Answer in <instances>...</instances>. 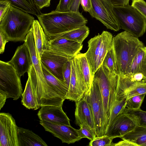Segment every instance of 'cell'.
Returning <instances> with one entry per match:
<instances>
[{
  "mask_svg": "<svg viewBox=\"0 0 146 146\" xmlns=\"http://www.w3.org/2000/svg\"><path fill=\"white\" fill-rule=\"evenodd\" d=\"M7 98V94L3 91L0 90V110L3 108Z\"/></svg>",
  "mask_w": 146,
  "mask_h": 146,
  "instance_id": "obj_48",
  "label": "cell"
},
{
  "mask_svg": "<svg viewBox=\"0 0 146 146\" xmlns=\"http://www.w3.org/2000/svg\"><path fill=\"white\" fill-rule=\"evenodd\" d=\"M89 31V28L85 25L68 31L47 38L48 40L58 38H63L82 43L88 36Z\"/></svg>",
  "mask_w": 146,
  "mask_h": 146,
  "instance_id": "obj_23",
  "label": "cell"
},
{
  "mask_svg": "<svg viewBox=\"0 0 146 146\" xmlns=\"http://www.w3.org/2000/svg\"><path fill=\"white\" fill-rule=\"evenodd\" d=\"M118 75L116 100L125 97V94L128 90L138 84L144 82L145 77L141 73Z\"/></svg>",
  "mask_w": 146,
  "mask_h": 146,
  "instance_id": "obj_19",
  "label": "cell"
},
{
  "mask_svg": "<svg viewBox=\"0 0 146 146\" xmlns=\"http://www.w3.org/2000/svg\"><path fill=\"white\" fill-rule=\"evenodd\" d=\"M76 56L85 83L86 91L84 95H85L90 89L93 78L91 76L90 66L85 54L80 52Z\"/></svg>",
  "mask_w": 146,
  "mask_h": 146,
  "instance_id": "obj_27",
  "label": "cell"
},
{
  "mask_svg": "<svg viewBox=\"0 0 146 146\" xmlns=\"http://www.w3.org/2000/svg\"><path fill=\"white\" fill-rule=\"evenodd\" d=\"M48 49L51 50L69 58L75 57L82 49V43L63 38L48 40Z\"/></svg>",
  "mask_w": 146,
  "mask_h": 146,
  "instance_id": "obj_16",
  "label": "cell"
},
{
  "mask_svg": "<svg viewBox=\"0 0 146 146\" xmlns=\"http://www.w3.org/2000/svg\"><path fill=\"white\" fill-rule=\"evenodd\" d=\"M127 100L126 97L121 99L116 100L111 111L108 127L125 108Z\"/></svg>",
  "mask_w": 146,
  "mask_h": 146,
  "instance_id": "obj_33",
  "label": "cell"
},
{
  "mask_svg": "<svg viewBox=\"0 0 146 146\" xmlns=\"http://www.w3.org/2000/svg\"><path fill=\"white\" fill-rule=\"evenodd\" d=\"M71 0H60L55 11L59 12L70 11V7Z\"/></svg>",
  "mask_w": 146,
  "mask_h": 146,
  "instance_id": "obj_40",
  "label": "cell"
},
{
  "mask_svg": "<svg viewBox=\"0 0 146 146\" xmlns=\"http://www.w3.org/2000/svg\"><path fill=\"white\" fill-rule=\"evenodd\" d=\"M137 125L128 115L121 112L108 126L105 135L114 139L120 137L133 130Z\"/></svg>",
  "mask_w": 146,
  "mask_h": 146,
  "instance_id": "obj_14",
  "label": "cell"
},
{
  "mask_svg": "<svg viewBox=\"0 0 146 146\" xmlns=\"http://www.w3.org/2000/svg\"><path fill=\"white\" fill-rule=\"evenodd\" d=\"M121 138L129 141L137 146H143L146 142V127L137 125L133 130Z\"/></svg>",
  "mask_w": 146,
  "mask_h": 146,
  "instance_id": "obj_28",
  "label": "cell"
},
{
  "mask_svg": "<svg viewBox=\"0 0 146 146\" xmlns=\"http://www.w3.org/2000/svg\"><path fill=\"white\" fill-rule=\"evenodd\" d=\"M17 138L19 146H47L44 141L32 131L18 127Z\"/></svg>",
  "mask_w": 146,
  "mask_h": 146,
  "instance_id": "obj_22",
  "label": "cell"
},
{
  "mask_svg": "<svg viewBox=\"0 0 146 146\" xmlns=\"http://www.w3.org/2000/svg\"><path fill=\"white\" fill-rule=\"evenodd\" d=\"M142 74L146 78V47H143L134 58L127 74Z\"/></svg>",
  "mask_w": 146,
  "mask_h": 146,
  "instance_id": "obj_25",
  "label": "cell"
},
{
  "mask_svg": "<svg viewBox=\"0 0 146 146\" xmlns=\"http://www.w3.org/2000/svg\"><path fill=\"white\" fill-rule=\"evenodd\" d=\"M34 17L11 6L0 21V31L9 41H25Z\"/></svg>",
  "mask_w": 146,
  "mask_h": 146,
  "instance_id": "obj_4",
  "label": "cell"
},
{
  "mask_svg": "<svg viewBox=\"0 0 146 146\" xmlns=\"http://www.w3.org/2000/svg\"><path fill=\"white\" fill-rule=\"evenodd\" d=\"M62 106H42L38 111L37 115L41 121L70 125V120L63 111Z\"/></svg>",
  "mask_w": 146,
  "mask_h": 146,
  "instance_id": "obj_18",
  "label": "cell"
},
{
  "mask_svg": "<svg viewBox=\"0 0 146 146\" xmlns=\"http://www.w3.org/2000/svg\"><path fill=\"white\" fill-rule=\"evenodd\" d=\"M113 146H137V145L129 141L123 139V140L116 143H113Z\"/></svg>",
  "mask_w": 146,
  "mask_h": 146,
  "instance_id": "obj_47",
  "label": "cell"
},
{
  "mask_svg": "<svg viewBox=\"0 0 146 146\" xmlns=\"http://www.w3.org/2000/svg\"><path fill=\"white\" fill-rule=\"evenodd\" d=\"M81 138H86L90 141L94 139L96 137V134L86 127L82 125L78 129Z\"/></svg>",
  "mask_w": 146,
  "mask_h": 146,
  "instance_id": "obj_39",
  "label": "cell"
},
{
  "mask_svg": "<svg viewBox=\"0 0 146 146\" xmlns=\"http://www.w3.org/2000/svg\"><path fill=\"white\" fill-rule=\"evenodd\" d=\"M37 17L47 37L53 36L86 25L88 20L79 12L70 11L41 13Z\"/></svg>",
  "mask_w": 146,
  "mask_h": 146,
  "instance_id": "obj_2",
  "label": "cell"
},
{
  "mask_svg": "<svg viewBox=\"0 0 146 146\" xmlns=\"http://www.w3.org/2000/svg\"><path fill=\"white\" fill-rule=\"evenodd\" d=\"M143 146H146V142H145L143 145Z\"/></svg>",
  "mask_w": 146,
  "mask_h": 146,
  "instance_id": "obj_50",
  "label": "cell"
},
{
  "mask_svg": "<svg viewBox=\"0 0 146 146\" xmlns=\"http://www.w3.org/2000/svg\"><path fill=\"white\" fill-rule=\"evenodd\" d=\"M33 35L37 57L40 60L45 51L48 49V40L38 21L34 20L31 28Z\"/></svg>",
  "mask_w": 146,
  "mask_h": 146,
  "instance_id": "obj_21",
  "label": "cell"
},
{
  "mask_svg": "<svg viewBox=\"0 0 146 146\" xmlns=\"http://www.w3.org/2000/svg\"><path fill=\"white\" fill-rule=\"evenodd\" d=\"M80 4L84 11L89 12L92 16L93 11L91 0H80Z\"/></svg>",
  "mask_w": 146,
  "mask_h": 146,
  "instance_id": "obj_42",
  "label": "cell"
},
{
  "mask_svg": "<svg viewBox=\"0 0 146 146\" xmlns=\"http://www.w3.org/2000/svg\"><path fill=\"white\" fill-rule=\"evenodd\" d=\"M144 81L145 83H146V78H144Z\"/></svg>",
  "mask_w": 146,
  "mask_h": 146,
  "instance_id": "obj_49",
  "label": "cell"
},
{
  "mask_svg": "<svg viewBox=\"0 0 146 146\" xmlns=\"http://www.w3.org/2000/svg\"><path fill=\"white\" fill-rule=\"evenodd\" d=\"M51 0H34L37 7L39 10L43 8L49 7Z\"/></svg>",
  "mask_w": 146,
  "mask_h": 146,
  "instance_id": "obj_43",
  "label": "cell"
},
{
  "mask_svg": "<svg viewBox=\"0 0 146 146\" xmlns=\"http://www.w3.org/2000/svg\"><path fill=\"white\" fill-rule=\"evenodd\" d=\"M11 6V3L8 1L0 0V21L2 19Z\"/></svg>",
  "mask_w": 146,
  "mask_h": 146,
  "instance_id": "obj_41",
  "label": "cell"
},
{
  "mask_svg": "<svg viewBox=\"0 0 146 146\" xmlns=\"http://www.w3.org/2000/svg\"><path fill=\"white\" fill-rule=\"evenodd\" d=\"M41 65L44 77L48 83L61 97L66 99L68 87L53 75L41 62Z\"/></svg>",
  "mask_w": 146,
  "mask_h": 146,
  "instance_id": "obj_24",
  "label": "cell"
},
{
  "mask_svg": "<svg viewBox=\"0 0 146 146\" xmlns=\"http://www.w3.org/2000/svg\"><path fill=\"white\" fill-rule=\"evenodd\" d=\"M93 9L92 17L101 22L108 29L115 31L121 29L113 9L107 0H91Z\"/></svg>",
  "mask_w": 146,
  "mask_h": 146,
  "instance_id": "obj_9",
  "label": "cell"
},
{
  "mask_svg": "<svg viewBox=\"0 0 146 146\" xmlns=\"http://www.w3.org/2000/svg\"><path fill=\"white\" fill-rule=\"evenodd\" d=\"M70 58H68L55 51L47 49L43 53L40 60L53 75L64 83L62 69L64 64Z\"/></svg>",
  "mask_w": 146,
  "mask_h": 146,
  "instance_id": "obj_13",
  "label": "cell"
},
{
  "mask_svg": "<svg viewBox=\"0 0 146 146\" xmlns=\"http://www.w3.org/2000/svg\"><path fill=\"white\" fill-rule=\"evenodd\" d=\"M114 138L107 135H104L99 137H96L89 143L90 146H113V143L112 141Z\"/></svg>",
  "mask_w": 146,
  "mask_h": 146,
  "instance_id": "obj_36",
  "label": "cell"
},
{
  "mask_svg": "<svg viewBox=\"0 0 146 146\" xmlns=\"http://www.w3.org/2000/svg\"><path fill=\"white\" fill-rule=\"evenodd\" d=\"M113 9L121 29L138 38L145 33L146 19L135 8L129 4L113 5Z\"/></svg>",
  "mask_w": 146,
  "mask_h": 146,
  "instance_id": "obj_6",
  "label": "cell"
},
{
  "mask_svg": "<svg viewBox=\"0 0 146 146\" xmlns=\"http://www.w3.org/2000/svg\"><path fill=\"white\" fill-rule=\"evenodd\" d=\"M112 46L118 75H124L135 55L145 46L138 37L124 31L113 37Z\"/></svg>",
  "mask_w": 146,
  "mask_h": 146,
  "instance_id": "obj_3",
  "label": "cell"
},
{
  "mask_svg": "<svg viewBox=\"0 0 146 146\" xmlns=\"http://www.w3.org/2000/svg\"><path fill=\"white\" fill-rule=\"evenodd\" d=\"M7 62L13 66L20 77L28 72L32 63L29 49L25 42L17 47L11 59Z\"/></svg>",
  "mask_w": 146,
  "mask_h": 146,
  "instance_id": "obj_17",
  "label": "cell"
},
{
  "mask_svg": "<svg viewBox=\"0 0 146 146\" xmlns=\"http://www.w3.org/2000/svg\"><path fill=\"white\" fill-rule=\"evenodd\" d=\"M71 74L65 99L75 102L80 100L85 92V85L76 56L71 59Z\"/></svg>",
  "mask_w": 146,
  "mask_h": 146,
  "instance_id": "obj_10",
  "label": "cell"
},
{
  "mask_svg": "<svg viewBox=\"0 0 146 146\" xmlns=\"http://www.w3.org/2000/svg\"><path fill=\"white\" fill-rule=\"evenodd\" d=\"M21 103L26 108L29 110H36L40 107L38 103L29 77L21 96Z\"/></svg>",
  "mask_w": 146,
  "mask_h": 146,
  "instance_id": "obj_26",
  "label": "cell"
},
{
  "mask_svg": "<svg viewBox=\"0 0 146 146\" xmlns=\"http://www.w3.org/2000/svg\"><path fill=\"white\" fill-rule=\"evenodd\" d=\"M39 123L46 131L50 133L54 136L59 138L62 143H73L82 139L78 129L74 128L71 125L41 120L39 121Z\"/></svg>",
  "mask_w": 146,
  "mask_h": 146,
  "instance_id": "obj_12",
  "label": "cell"
},
{
  "mask_svg": "<svg viewBox=\"0 0 146 146\" xmlns=\"http://www.w3.org/2000/svg\"><path fill=\"white\" fill-rule=\"evenodd\" d=\"M146 94V83L138 84L127 91L124 97L128 99L132 97L143 94Z\"/></svg>",
  "mask_w": 146,
  "mask_h": 146,
  "instance_id": "obj_35",
  "label": "cell"
},
{
  "mask_svg": "<svg viewBox=\"0 0 146 146\" xmlns=\"http://www.w3.org/2000/svg\"><path fill=\"white\" fill-rule=\"evenodd\" d=\"M70 58L64 65L62 69V74L64 83L68 87L71 74V59Z\"/></svg>",
  "mask_w": 146,
  "mask_h": 146,
  "instance_id": "obj_37",
  "label": "cell"
},
{
  "mask_svg": "<svg viewBox=\"0 0 146 146\" xmlns=\"http://www.w3.org/2000/svg\"><path fill=\"white\" fill-rule=\"evenodd\" d=\"M113 6H125L129 5V2L133 0H107Z\"/></svg>",
  "mask_w": 146,
  "mask_h": 146,
  "instance_id": "obj_46",
  "label": "cell"
},
{
  "mask_svg": "<svg viewBox=\"0 0 146 146\" xmlns=\"http://www.w3.org/2000/svg\"><path fill=\"white\" fill-rule=\"evenodd\" d=\"M102 38V34H98L90 39L88 42V50L84 53L90 66L91 76L93 78L97 70V64L100 52Z\"/></svg>",
  "mask_w": 146,
  "mask_h": 146,
  "instance_id": "obj_20",
  "label": "cell"
},
{
  "mask_svg": "<svg viewBox=\"0 0 146 146\" xmlns=\"http://www.w3.org/2000/svg\"><path fill=\"white\" fill-rule=\"evenodd\" d=\"M118 79V75L111 74L102 65L98 69L93 78L98 85L101 94L107 127L111 111L116 100Z\"/></svg>",
  "mask_w": 146,
  "mask_h": 146,
  "instance_id": "obj_5",
  "label": "cell"
},
{
  "mask_svg": "<svg viewBox=\"0 0 146 146\" xmlns=\"http://www.w3.org/2000/svg\"><path fill=\"white\" fill-rule=\"evenodd\" d=\"M146 94L137 95L127 99L125 108L134 110L140 108Z\"/></svg>",
  "mask_w": 146,
  "mask_h": 146,
  "instance_id": "obj_34",
  "label": "cell"
},
{
  "mask_svg": "<svg viewBox=\"0 0 146 146\" xmlns=\"http://www.w3.org/2000/svg\"><path fill=\"white\" fill-rule=\"evenodd\" d=\"M121 112L129 116L137 125L146 127V111L140 108L134 110L125 108Z\"/></svg>",
  "mask_w": 146,
  "mask_h": 146,
  "instance_id": "obj_31",
  "label": "cell"
},
{
  "mask_svg": "<svg viewBox=\"0 0 146 146\" xmlns=\"http://www.w3.org/2000/svg\"><path fill=\"white\" fill-rule=\"evenodd\" d=\"M131 5L136 9L146 19V2L144 0H133Z\"/></svg>",
  "mask_w": 146,
  "mask_h": 146,
  "instance_id": "obj_38",
  "label": "cell"
},
{
  "mask_svg": "<svg viewBox=\"0 0 146 146\" xmlns=\"http://www.w3.org/2000/svg\"><path fill=\"white\" fill-rule=\"evenodd\" d=\"M18 128L11 114L0 113V146H19Z\"/></svg>",
  "mask_w": 146,
  "mask_h": 146,
  "instance_id": "obj_11",
  "label": "cell"
},
{
  "mask_svg": "<svg viewBox=\"0 0 146 146\" xmlns=\"http://www.w3.org/2000/svg\"><path fill=\"white\" fill-rule=\"evenodd\" d=\"M101 65L106 68L111 74L118 75L113 46L108 51Z\"/></svg>",
  "mask_w": 146,
  "mask_h": 146,
  "instance_id": "obj_32",
  "label": "cell"
},
{
  "mask_svg": "<svg viewBox=\"0 0 146 146\" xmlns=\"http://www.w3.org/2000/svg\"><path fill=\"white\" fill-rule=\"evenodd\" d=\"M80 1V0H71L70 7V11L79 12V8Z\"/></svg>",
  "mask_w": 146,
  "mask_h": 146,
  "instance_id": "obj_45",
  "label": "cell"
},
{
  "mask_svg": "<svg viewBox=\"0 0 146 146\" xmlns=\"http://www.w3.org/2000/svg\"><path fill=\"white\" fill-rule=\"evenodd\" d=\"M11 6L36 16L42 13L36 5L34 0H6Z\"/></svg>",
  "mask_w": 146,
  "mask_h": 146,
  "instance_id": "obj_30",
  "label": "cell"
},
{
  "mask_svg": "<svg viewBox=\"0 0 146 146\" xmlns=\"http://www.w3.org/2000/svg\"><path fill=\"white\" fill-rule=\"evenodd\" d=\"M75 102V116L76 124L80 127L82 125L86 127L96 134L93 113L86 97L84 95L82 99Z\"/></svg>",
  "mask_w": 146,
  "mask_h": 146,
  "instance_id": "obj_15",
  "label": "cell"
},
{
  "mask_svg": "<svg viewBox=\"0 0 146 146\" xmlns=\"http://www.w3.org/2000/svg\"><path fill=\"white\" fill-rule=\"evenodd\" d=\"M0 54H1L4 52L5 44L9 41L1 31H0Z\"/></svg>",
  "mask_w": 146,
  "mask_h": 146,
  "instance_id": "obj_44",
  "label": "cell"
},
{
  "mask_svg": "<svg viewBox=\"0 0 146 146\" xmlns=\"http://www.w3.org/2000/svg\"><path fill=\"white\" fill-rule=\"evenodd\" d=\"M28 48L32 64L28 72L38 104L40 106L51 105L56 103L60 96L46 82L44 77L41 62L38 58L33 35L31 29L24 41Z\"/></svg>",
  "mask_w": 146,
  "mask_h": 146,
  "instance_id": "obj_1",
  "label": "cell"
},
{
  "mask_svg": "<svg viewBox=\"0 0 146 146\" xmlns=\"http://www.w3.org/2000/svg\"><path fill=\"white\" fill-rule=\"evenodd\" d=\"M101 34L102 41L97 64V70L102 65L108 51L112 46L113 37L112 34L106 31H103Z\"/></svg>",
  "mask_w": 146,
  "mask_h": 146,
  "instance_id": "obj_29",
  "label": "cell"
},
{
  "mask_svg": "<svg viewBox=\"0 0 146 146\" xmlns=\"http://www.w3.org/2000/svg\"><path fill=\"white\" fill-rule=\"evenodd\" d=\"M84 95L92 108L96 126V137L103 136L107 127L106 119L99 88L94 80L89 92Z\"/></svg>",
  "mask_w": 146,
  "mask_h": 146,
  "instance_id": "obj_8",
  "label": "cell"
},
{
  "mask_svg": "<svg viewBox=\"0 0 146 146\" xmlns=\"http://www.w3.org/2000/svg\"><path fill=\"white\" fill-rule=\"evenodd\" d=\"M0 90L5 92L7 98L16 100L23 94L20 77L13 66L7 62L0 61Z\"/></svg>",
  "mask_w": 146,
  "mask_h": 146,
  "instance_id": "obj_7",
  "label": "cell"
}]
</instances>
